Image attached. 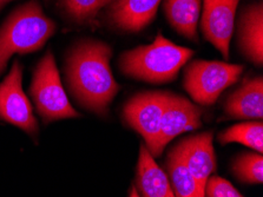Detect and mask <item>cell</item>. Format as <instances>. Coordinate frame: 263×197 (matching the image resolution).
<instances>
[{"label":"cell","instance_id":"cell-1","mask_svg":"<svg viewBox=\"0 0 263 197\" xmlns=\"http://www.w3.org/2000/svg\"><path fill=\"white\" fill-rule=\"evenodd\" d=\"M112 49L102 40L83 39L71 46L64 60V77L70 95L79 105L104 117L121 90L110 62Z\"/></svg>","mask_w":263,"mask_h":197},{"label":"cell","instance_id":"cell-2","mask_svg":"<svg viewBox=\"0 0 263 197\" xmlns=\"http://www.w3.org/2000/svg\"><path fill=\"white\" fill-rule=\"evenodd\" d=\"M194 56V50L179 46L158 33L151 44L122 52L119 71L127 78L149 84H166L178 77L179 71Z\"/></svg>","mask_w":263,"mask_h":197},{"label":"cell","instance_id":"cell-3","mask_svg":"<svg viewBox=\"0 0 263 197\" xmlns=\"http://www.w3.org/2000/svg\"><path fill=\"white\" fill-rule=\"evenodd\" d=\"M55 29V23L47 17L37 0L17 7L0 26V75L14 55L41 50Z\"/></svg>","mask_w":263,"mask_h":197},{"label":"cell","instance_id":"cell-4","mask_svg":"<svg viewBox=\"0 0 263 197\" xmlns=\"http://www.w3.org/2000/svg\"><path fill=\"white\" fill-rule=\"evenodd\" d=\"M183 67V87L200 106L216 103L223 92L240 80L245 70L240 64L204 59L191 60Z\"/></svg>","mask_w":263,"mask_h":197},{"label":"cell","instance_id":"cell-5","mask_svg":"<svg viewBox=\"0 0 263 197\" xmlns=\"http://www.w3.org/2000/svg\"><path fill=\"white\" fill-rule=\"evenodd\" d=\"M29 92L35 111L45 124L81 117L67 98L51 51H47L35 66Z\"/></svg>","mask_w":263,"mask_h":197},{"label":"cell","instance_id":"cell-6","mask_svg":"<svg viewBox=\"0 0 263 197\" xmlns=\"http://www.w3.org/2000/svg\"><path fill=\"white\" fill-rule=\"evenodd\" d=\"M0 120L17 127L35 138L39 127L33 109L23 90V65L14 59L13 65L0 83Z\"/></svg>","mask_w":263,"mask_h":197},{"label":"cell","instance_id":"cell-7","mask_svg":"<svg viewBox=\"0 0 263 197\" xmlns=\"http://www.w3.org/2000/svg\"><path fill=\"white\" fill-rule=\"evenodd\" d=\"M169 94V91L138 92L127 99L122 108L123 120L142 136L144 146L149 151L158 135Z\"/></svg>","mask_w":263,"mask_h":197},{"label":"cell","instance_id":"cell-8","mask_svg":"<svg viewBox=\"0 0 263 197\" xmlns=\"http://www.w3.org/2000/svg\"><path fill=\"white\" fill-rule=\"evenodd\" d=\"M204 109L193 100L170 92L163 112L159 131L154 147L149 151L153 157H159L165 147L177 136L202 127Z\"/></svg>","mask_w":263,"mask_h":197},{"label":"cell","instance_id":"cell-9","mask_svg":"<svg viewBox=\"0 0 263 197\" xmlns=\"http://www.w3.org/2000/svg\"><path fill=\"white\" fill-rule=\"evenodd\" d=\"M240 0H203L200 15V29L203 37L221 52L223 58L229 60Z\"/></svg>","mask_w":263,"mask_h":197},{"label":"cell","instance_id":"cell-10","mask_svg":"<svg viewBox=\"0 0 263 197\" xmlns=\"http://www.w3.org/2000/svg\"><path fill=\"white\" fill-rule=\"evenodd\" d=\"M162 0H114L105 9L106 24L121 33H138L156 18Z\"/></svg>","mask_w":263,"mask_h":197},{"label":"cell","instance_id":"cell-11","mask_svg":"<svg viewBox=\"0 0 263 197\" xmlns=\"http://www.w3.org/2000/svg\"><path fill=\"white\" fill-rule=\"evenodd\" d=\"M213 139V132L205 131L179 140L175 146L203 194L206 181L216 169Z\"/></svg>","mask_w":263,"mask_h":197},{"label":"cell","instance_id":"cell-12","mask_svg":"<svg viewBox=\"0 0 263 197\" xmlns=\"http://www.w3.org/2000/svg\"><path fill=\"white\" fill-rule=\"evenodd\" d=\"M236 45L248 62L255 66L263 65V5L254 3L246 5L238 14Z\"/></svg>","mask_w":263,"mask_h":197},{"label":"cell","instance_id":"cell-13","mask_svg":"<svg viewBox=\"0 0 263 197\" xmlns=\"http://www.w3.org/2000/svg\"><path fill=\"white\" fill-rule=\"evenodd\" d=\"M223 117L226 119L263 118V77L248 76L240 85L227 96L223 103Z\"/></svg>","mask_w":263,"mask_h":197},{"label":"cell","instance_id":"cell-14","mask_svg":"<svg viewBox=\"0 0 263 197\" xmlns=\"http://www.w3.org/2000/svg\"><path fill=\"white\" fill-rule=\"evenodd\" d=\"M135 188L139 197H176L168 175L155 162L153 155L143 144L139 149Z\"/></svg>","mask_w":263,"mask_h":197},{"label":"cell","instance_id":"cell-15","mask_svg":"<svg viewBox=\"0 0 263 197\" xmlns=\"http://www.w3.org/2000/svg\"><path fill=\"white\" fill-rule=\"evenodd\" d=\"M202 10V0H164L163 11L169 25L179 35L198 42L197 27Z\"/></svg>","mask_w":263,"mask_h":197},{"label":"cell","instance_id":"cell-16","mask_svg":"<svg viewBox=\"0 0 263 197\" xmlns=\"http://www.w3.org/2000/svg\"><path fill=\"white\" fill-rule=\"evenodd\" d=\"M166 175L170 181L171 188L176 197H204L200 190L196 181L193 177L188 167L185 166L182 156L176 147L170 149L165 160Z\"/></svg>","mask_w":263,"mask_h":197},{"label":"cell","instance_id":"cell-17","mask_svg":"<svg viewBox=\"0 0 263 197\" xmlns=\"http://www.w3.org/2000/svg\"><path fill=\"white\" fill-rule=\"evenodd\" d=\"M114 0H57L63 17L77 26H90Z\"/></svg>","mask_w":263,"mask_h":197},{"label":"cell","instance_id":"cell-18","mask_svg":"<svg viewBox=\"0 0 263 197\" xmlns=\"http://www.w3.org/2000/svg\"><path fill=\"white\" fill-rule=\"evenodd\" d=\"M222 146L228 143H240L262 154L263 151V124L262 120L235 124L218 134Z\"/></svg>","mask_w":263,"mask_h":197},{"label":"cell","instance_id":"cell-19","mask_svg":"<svg viewBox=\"0 0 263 197\" xmlns=\"http://www.w3.org/2000/svg\"><path fill=\"white\" fill-rule=\"evenodd\" d=\"M233 172L238 181L248 184H262L263 157L258 152H243L233 162Z\"/></svg>","mask_w":263,"mask_h":197},{"label":"cell","instance_id":"cell-20","mask_svg":"<svg viewBox=\"0 0 263 197\" xmlns=\"http://www.w3.org/2000/svg\"><path fill=\"white\" fill-rule=\"evenodd\" d=\"M204 197H243L240 191L236 190L234 186L228 181L218 177V176H210L206 181L204 188Z\"/></svg>","mask_w":263,"mask_h":197},{"label":"cell","instance_id":"cell-21","mask_svg":"<svg viewBox=\"0 0 263 197\" xmlns=\"http://www.w3.org/2000/svg\"><path fill=\"white\" fill-rule=\"evenodd\" d=\"M10 2H13V0H0V11H2L4 7L6 6V4H9Z\"/></svg>","mask_w":263,"mask_h":197},{"label":"cell","instance_id":"cell-22","mask_svg":"<svg viewBox=\"0 0 263 197\" xmlns=\"http://www.w3.org/2000/svg\"><path fill=\"white\" fill-rule=\"evenodd\" d=\"M130 197H139L138 192L136 190V188L133 187V189H131V192H130Z\"/></svg>","mask_w":263,"mask_h":197}]
</instances>
